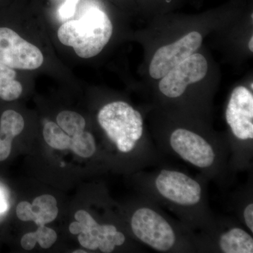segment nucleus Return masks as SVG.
I'll return each instance as SVG.
<instances>
[{
  "label": "nucleus",
  "instance_id": "nucleus-1",
  "mask_svg": "<svg viewBox=\"0 0 253 253\" xmlns=\"http://www.w3.org/2000/svg\"><path fill=\"white\" fill-rule=\"evenodd\" d=\"M113 34V25L106 13L96 8L88 10L80 19L63 23L58 31L59 41L72 46L83 59L94 57L102 51Z\"/></svg>",
  "mask_w": 253,
  "mask_h": 253
},
{
  "label": "nucleus",
  "instance_id": "nucleus-2",
  "mask_svg": "<svg viewBox=\"0 0 253 253\" xmlns=\"http://www.w3.org/2000/svg\"><path fill=\"white\" fill-rule=\"evenodd\" d=\"M100 126L123 153H128L143 134V118L139 111L123 101L104 106L98 114Z\"/></svg>",
  "mask_w": 253,
  "mask_h": 253
},
{
  "label": "nucleus",
  "instance_id": "nucleus-3",
  "mask_svg": "<svg viewBox=\"0 0 253 253\" xmlns=\"http://www.w3.org/2000/svg\"><path fill=\"white\" fill-rule=\"evenodd\" d=\"M131 226L138 239L156 251L166 252L175 243L176 236L172 226L150 208L137 210L131 217Z\"/></svg>",
  "mask_w": 253,
  "mask_h": 253
},
{
  "label": "nucleus",
  "instance_id": "nucleus-4",
  "mask_svg": "<svg viewBox=\"0 0 253 253\" xmlns=\"http://www.w3.org/2000/svg\"><path fill=\"white\" fill-rule=\"evenodd\" d=\"M44 61L39 48L9 28H0V63L13 69L34 70Z\"/></svg>",
  "mask_w": 253,
  "mask_h": 253
},
{
  "label": "nucleus",
  "instance_id": "nucleus-5",
  "mask_svg": "<svg viewBox=\"0 0 253 253\" xmlns=\"http://www.w3.org/2000/svg\"><path fill=\"white\" fill-rule=\"evenodd\" d=\"M208 67L207 60L202 54H193L161 78L160 90L168 97H179L189 84L206 77Z\"/></svg>",
  "mask_w": 253,
  "mask_h": 253
},
{
  "label": "nucleus",
  "instance_id": "nucleus-6",
  "mask_svg": "<svg viewBox=\"0 0 253 253\" xmlns=\"http://www.w3.org/2000/svg\"><path fill=\"white\" fill-rule=\"evenodd\" d=\"M202 36L193 31L180 40L159 48L149 66V74L154 79H161L169 71L194 54L202 43Z\"/></svg>",
  "mask_w": 253,
  "mask_h": 253
},
{
  "label": "nucleus",
  "instance_id": "nucleus-7",
  "mask_svg": "<svg viewBox=\"0 0 253 253\" xmlns=\"http://www.w3.org/2000/svg\"><path fill=\"white\" fill-rule=\"evenodd\" d=\"M160 194L166 199L181 205L197 204L201 198V187L197 181L176 171H161L156 180Z\"/></svg>",
  "mask_w": 253,
  "mask_h": 253
},
{
  "label": "nucleus",
  "instance_id": "nucleus-8",
  "mask_svg": "<svg viewBox=\"0 0 253 253\" xmlns=\"http://www.w3.org/2000/svg\"><path fill=\"white\" fill-rule=\"evenodd\" d=\"M226 119L238 139H253V95L247 88L239 86L233 90Z\"/></svg>",
  "mask_w": 253,
  "mask_h": 253
},
{
  "label": "nucleus",
  "instance_id": "nucleus-9",
  "mask_svg": "<svg viewBox=\"0 0 253 253\" xmlns=\"http://www.w3.org/2000/svg\"><path fill=\"white\" fill-rule=\"evenodd\" d=\"M170 144L176 154L184 161L199 168H208L214 163L212 146L202 136L185 129L173 131Z\"/></svg>",
  "mask_w": 253,
  "mask_h": 253
},
{
  "label": "nucleus",
  "instance_id": "nucleus-10",
  "mask_svg": "<svg viewBox=\"0 0 253 253\" xmlns=\"http://www.w3.org/2000/svg\"><path fill=\"white\" fill-rule=\"evenodd\" d=\"M219 246L225 253H253V239L246 231L234 228L221 236Z\"/></svg>",
  "mask_w": 253,
  "mask_h": 253
},
{
  "label": "nucleus",
  "instance_id": "nucleus-11",
  "mask_svg": "<svg viewBox=\"0 0 253 253\" xmlns=\"http://www.w3.org/2000/svg\"><path fill=\"white\" fill-rule=\"evenodd\" d=\"M32 211L35 216L34 222L37 225H45L57 217L59 213L57 201L51 195H42L33 201Z\"/></svg>",
  "mask_w": 253,
  "mask_h": 253
},
{
  "label": "nucleus",
  "instance_id": "nucleus-12",
  "mask_svg": "<svg viewBox=\"0 0 253 253\" xmlns=\"http://www.w3.org/2000/svg\"><path fill=\"white\" fill-rule=\"evenodd\" d=\"M16 73L13 68L0 63V98L6 101L18 99L23 86L16 81Z\"/></svg>",
  "mask_w": 253,
  "mask_h": 253
},
{
  "label": "nucleus",
  "instance_id": "nucleus-13",
  "mask_svg": "<svg viewBox=\"0 0 253 253\" xmlns=\"http://www.w3.org/2000/svg\"><path fill=\"white\" fill-rule=\"evenodd\" d=\"M56 121L58 126L71 137L84 131L86 126L84 118L73 111H62L58 115Z\"/></svg>",
  "mask_w": 253,
  "mask_h": 253
},
{
  "label": "nucleus",
  "instance_id": "nucleus-14",
  "mask_svg": "<svg viewBox=\"0 0 253 253\" xmlns=\"http://www.w3.org/2000/svg\"><path fill=\"white\" fill-rule=\"evenodd\" d=\"M43 136L46 144L58 150L69 149L71 137L68 135L57 124L48 122L43 129Z\"/></svg>",
  "mask_w": 253,
  "mask_h": 253
},
{
  "label": "nucleus",
  "instance_id": "nucleus-15",
  "mask_svg": "<svg viewBox=\"0 0 253 253\" xmlns=\"http://www.w3.org/2000/svg\"><path fill=\"white\" fill-rule=\"evenodd\" d=\"M69 149L81 157H91L96 151L94 136L88 131H84L78 135L72 136Z\"/></svg>",
  "mask_w": 253,
  "mask_h": 253
},
{
  "label": "nucleus",
  "instance_id": "nucleus-16",
  "mask_svg": "<svg viewBox=\"0 0 253 253\" xmlns=\"http://www.w3.org/2000/svg\"><path fill=\"white\" fill-rule=\"evenodd\" d=\"M15 136L14 131L9 126L0 123V161H4L9 157Z\"/></svg>",
  "mask_w": 253,
  "mask_h": 253
},
{
  "label": "nucleus",
  "instance_id": "nucleus-17",
  "mask_svg": "<svg viewBox=\"0 0 253 253\" xmlns=\"http://www.w3.org/2000/svg\"><path fill=\"white\" fill-rule=\"evenodd\" d=\"M35 234L37 243L44 249H49L57 240L56 231L44 225L38 226V229L35 232Z\"/></svg>",
  "mask_w": 253,
  "mask_h": 253
},
{
  "label": "nucleus",
  "instance_id": "nucleus-18",
  "mask_svg": "<svg viewBox=\"0 0 253 253\" xmlns=\"http://www.w3.org/2000/svg\"><path fill=\"white\" fill-rule=\"evenodd\" d=\"M16 215L21 221H34L35 216L32 211V205L26 201H22L18 204L16 207Z\"/></svg>",
  "mask_w": 253,
  "mask_h": 253
},
{
  "label": "nucleus",
  "instance_id": "nucleus-19",
  "mask_svg": "<svg viewBox=\"0 0 253 253\" xmlns=\"http://www.w3.org/2000/svg\"><path fill=\"white\" fill-rule=\"evenodd\" d=\"M80 244L84 248L89 250H96L99 248V238L93 236L89 231L82 232L78 236Z\"/></svg>",
  "mask_w": 253,
  "mask_h": 253
},
{
  "label": "nucleus",
  "instance_id": "nucleus-20",
  "mask_svg": "<svg viewBox=\"0 0 253 253\" xmlns=\"http://www.w3.org/2000/svg\"><path fill=\"white\" fill-rule=\"evenodd\" d=\"M79 0H66V2L60 7L59 14L60 18L63 20H67L74 14L76 4Z\"/></svg>",
  "mask_w": 253,
  "mask_h": 253
},
{
  "label": "nucleus",
  "instance_id": "nucleus-21",
  "mask_svg": "<svg viewBox=\"0 0 253 253\" xmlns=\"http://www.w3.org/2000/svg\"><path fill=\"white\" fill-rule=\"evenodd\" d=\"M75 218L79 222L89 227V229L97 224V222L94 220V218L91 217L89 213L84 211H78L75 214Z\"/></svg>",
  "mask_w": 253,
  "mask_h": 253
},
{
  "label": "nucleus",
  "instance_id": "nucleus-22",
  "mask_svg": "<svg viewBox=\"0 0 253 253\" xmlns=\"http://www.w3.org/2000/svg\"><path fill=\"white\" fill-rule=\"evenodd\" d=\"M37 244V240L35 232L28 233L25 234L21 239V244L23 249L31 251L34 249Z\"/></svg>",
  "mask_w": 253,
  "mask_h": 253
},
{
  "label": "nucleus",
  "instance_id": "nucleus-23",
  "mask_svg": "<svg viewBox=\"0 0 253 253\" xmlns=\"http://www.w3.org/2000/svg\"><path fill=\"white\" fill-rule=\"evenodd\" d=\"M244 218L246 225L253 232V205L249 204L244 211Z\"/></svg>",
  "mask_w": 253,
  "mask_h": 253
},
{
  "label": "nucleus",
  "instance_id": "nucleus-24",
  "mask_svg": "<svg viewBox=\"0 0 253 253\" xmlns=\"http://www.w3.org/2000/svg\"><path fill=\"white\" fill-rule=\"evenodd\" d=\"M89 227L84 225V224H82L79 221H74V222L71 223L69 226V231L71 234H79L82 232H88L89 231Z\"/></svg>",
  "mask_w": 253,
  "mask_h": 253
},
{
  "label": "nucleus",
  "instance_id": "nucleus-25",
  "mask_svg": "<svg viewBox=\"0 0 253 253\" xmlns=\"http://www.w3.org/2000/svg\"><path fill=\"white\" fill-rule=\"evenodd\" d=\"M249 49L251 51H253V36L251 37V40H250L249 43Z\"/></svg>",
  "mask_w": 253,
  "mask_h": 253
},
{
  "label": "nucleus",
  "instance_id": "nucleus-26",
  "mask_svg": "<svg viewBox=\"0 0 253 253\" xmlns=\"http://www.w3.org/2000/svg\"><path fill=\"white\" fill-rule=\"evenodd\" d=\"M86 251H83V250H78V251H73V253H86Z\"/></svg>",
  "mask_w": 253,
  "mask_h": 253
}]
</instances>
